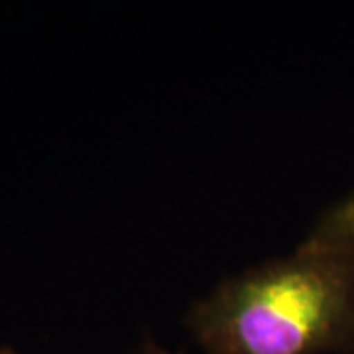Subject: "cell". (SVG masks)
<instances>
[{
	"label": "cell",
	"instance_id": "3957f363",
	"mask_svg": "<svg viewBox=\"0 0 354 354\" xmlns=\"http://www.w3.org/2000/svg\"><path fill=\"white\" fill-rule=\"evenodd\" d=\"M342 207H344V211L348 213V216L354 221V197H351V199H346L344 203H341Z\"/></svg>",
	"mask_w": 354,
	"mask_h": 354
},
{
	"label": "cell",
	"instance_id": "6da1fadb",
	"mask_svg": "<svg viewBox=\"0 0 354 354\" xmlns=\"http://www.w3.org/2000/svg\"><path fill=\"white\" fill-rule=\"evenodd\" d=\"M187 325L207 354H325L354 346V221L339 205L283 260L227 279Z\"/></svg>",
	"mask_w": 354,
	"mask_h": 354
},
{
	"label": "cell",
	"instance_id": "7a4b0ae2",
	"mask_svg": "<svg viewBox=\"0 0 354 354\" xmlns=\"http://www.w3.org/2000/svg\"><path fill=\"white\" fill-rule=\"evenodd\" d=\"M134 354H169L164 348H160V346H156V344H146V346H142L138 353Z\"/></svg>",
	"mask_w": 354,
	"mask_h": 354
},
{
	"label": "cell",
	"instance_id": "277c9868",
	"mask_svg": "<svg viewBox=\"0 0 354 354\" xmlns=\"http://www.w3.org/2000/svg\"><path fill=\"white\" fill-rule=\"evenodd\" d=\"M0 354H6V353H0Z\"/></svg>",
	"mask_w": 354,
	"mask_h": 354
}]
</instances>
